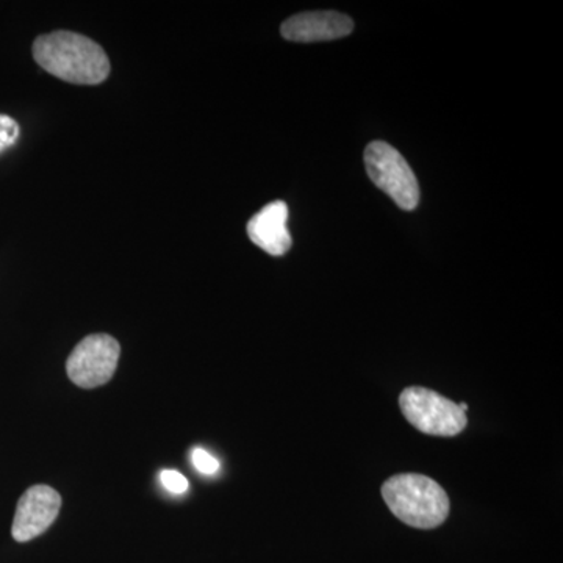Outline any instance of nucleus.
I'll list each match as a JSON object with an SVG mask.
<instances>
[{
  "mask_svg": "<svg viewBox=\"0 0 563 563\" xmlns=\"http://www.w3.org/2000/svg\"><path fill=\"white\" fill-rule=\"evenodd\" d=\"M192 465L196 466L199 473L211 474L218 473L220 470V462L213 457L210 453H207L202 448H196L191 455Z\"/></svg>",
  "mask_w": 563,
  "mask_h": 563,
  "instance_id": "10",
  "label": "nucleus"
},
{
  "mask_svg": "<svg viewBox=\"0 0 563 563\" xmlns=\"http://www.w3.org/2000/svg\"><path fill=\"white\" fill-rule=\"evenodd\" d=\"M354 22L336 11H312L291 16L282 24V36L295 43H313L350 35Z\"/></svg>",
  "mask_w": 563,
  "mask_h": 563,
  "instance_id": "7",
  "label": "nucleus"
},
{
  "mask_svg": "<svg viewBox=\"0 0 563 563\" xmlns=\"http://www.w3.org/2000/svg\"><path fill=\"white\" fill-rule=\"evenodd\" d=\"M33 58L41 68L74 85H99L110 74L106 51L79 33L58 31L40 36L33 44Z\"/></svg>",
  "mask_w": 563,
  "mask_h": 563,
  "instance_id": "1",
  "label": "nucleus"
},
{
  "mask_svg": "<svg viewBox=\"0 0 563 563\" xmlns=\"http://www.w3.org/2000/svg\"><path fill=\"white\" fill-rule=\"evenodd\" d=\"M369 179L402 210H415L420 203V185L406 158L390 144L373 141L365 151Z\"/></svg>",
  "mask_w": 563,
  "mask_h": 563,
  "instance_id": "3",
  "label": "nucleus"
},
{
  "mask_svg": "<svg viewBox=\"0 0 563 563\" xmlns=\"http://www.w3.org/2000/svg\"><path fill=\"white\" fill-rule=\"evenodd\" d=\"M60 507V493L47 485H33L18 503L11 536L16 542H31L54 525Z\"/></svg>",
  "mask_w": 563,
  "mask_h": 563,
  "instance_id": "6",
  "label": "nucleus"
},
{
  "mask_svg": "<svg viewBox=\"0 0 563 563\" xmlns=\"http://www.w3.org/2000/svg\"><path fill=\"white\" fill-rule=\"evenodd\" d=\"M399 407L406 420L426 435H459L468 422L457 404L429 388H406L399 396Z\"/></svg>",
  "mask_w": 563,
  "mask_h": 563,
  "instance_id": "4",
  "label": "nucleus"
},
{
  "mask_svg": "<svg viewBox=\"0 0 563 563\" xmlns=\"http://www.w3.org/2000/svg\"><path fill=\"white\" fill-rule=\"evenodd\" d=\"M161 479L163 487L166 490L174 493V495H184L188 490V481L184 474L174 472V470H165L162 472Z\"/></svg>",
  "mask_w": 563,
  "mask_h": 563,
  "instance_id": "11",
  "label": "nucleus"
},
{
  "mask_svg": "<svg viewBox=\"0 0 563 563\" xmlns=\"http://www.w3.org/2000/svg\"><path fill=\"white\" fill-rule=\"evenodd\" d=\"M383 498L391 514L412 528H439L450 515L446 492L422 474L404 473L390 477L383 485Z\"/></svg>",
  "mask_w": 563,
  "mask_h": 563,
  "instance_id": "2",
  "label": "nucleus"
},
{
  "mask_svg": "<svg viewBox=\"0 0 563 563\" xmlns=\"http://www.w3.org/2000/svg\"><path fill=\"white\" fill-rule=\"evenodd\" d=\"M121 346L107 333H95L81 340L66 362L69 379L80 388L102 387L117 372Z\"/></svg>",
  "mask_w": 563,
  "mask_h": 563,
  "instance_id": "5",
  "label": "nucleus"
},
{
  "mask_svg": "<svg viewBox=\"0 0 563 563\" xmlns=\"http://www.w3.org/2000/svg\"><path fill=\"white\" fill-rule=\"evenodd\" d=\"M20 139V125L13 118L0 114V154L9 150Z\"/></svg>",
  "mask_w": 563,
  "mask_h": 563,
  "instance_id": "9",
  "label": "nucleus"
},
{
  "mask_svg": "<svg viewBox=\"0 0 563 563\" xmlns=\"http://www.w3.org/2000/svg\"><path fill=\"white\" fill-rule=\"evenodd\" d=\"M287 221V203L282 201L268 203L247 222V235L255 246L274 257H280L290 251L292 243Z\"/></svg>",
  "mask_w": 563,
  "mask_h": 563,
  "instance_id": "8",
  "label": "nucleus"
}]
</instances>
